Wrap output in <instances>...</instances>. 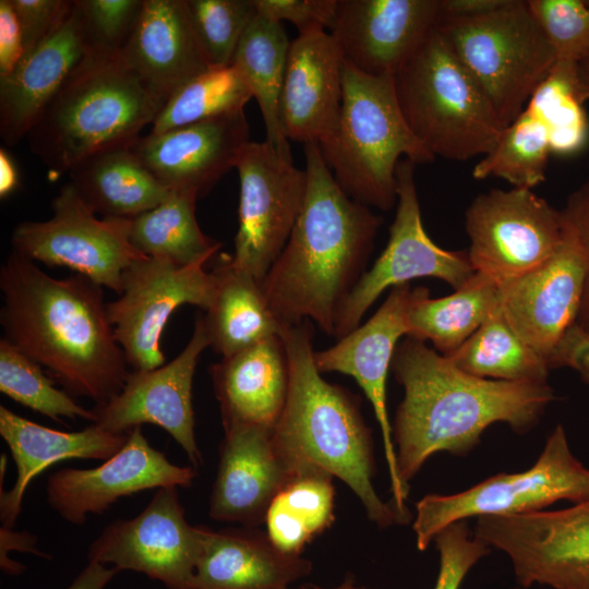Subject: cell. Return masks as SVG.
<instances>
[{
    "instance_id": "10",
    "label": "cell",
    "mask_w": 589,
    "mask_h": 589,
    "mask_svg": "<svg viewBox=\"0 0 589 589\" xmlns=\"http://www.w3.org/2000/svg\"><path fill=\"white\" fill-rule=\"evenodd\" d=\"M51 209L47 220L15 226L12 251L47 266L70 268L119 296L124 271L146 256L130 242V219L97 218L70 181L52 200Z\"/></svg>"
},
{
    "instance_id": "9",
    "label": "cell",
    "mask_w": 589,
    "mask_h": 589,
    "mask_svg": "<svg viewBox=\"0 0 589 589\" xmlns=\"http://www.w3.org/2000/svg\"><path fill=\"white\" fill-rule=\"evenodd\" d=\"M589 500V468L573 454L558 424L528 469L498 473L458 493L428 494L416 505L413 531L420 551L448 525L471 517L510 516L544 510L558 501Z\"/></svg>"
},
{
    "instance_id": "2",
    "label": "cell",
    "mask_w": 589,
    "mask_h": 589,
    "mask_svg": "<svg viewBox=\"0 0 589 589\" xmlns=\"http://www.w3.org/2000/svg\"><path fill=\"white\" fill-rule=\"evenodd\" d=\"M390 371L405 392L392 428L398 477L408 490L432 455H466L497 422L526 433L555 399L548 382L478 377L408 336L397 346Z\"/></svg>"
},
{
    "instance_id": "37",
    "label": "cell",
    "mask_w": 589,
    "mask_h": 589,
    "mask_svg": "<svg viewBox=\"0 0 589 589\" xmlns=\"http://www.w3.org/2000/svg\"><path fill=\"white\" fill-rule=\"evenodd\" d=\"M551 151L546 123L530 108L507 125L493 149L472 169V177L501 178L514 188L532 189L545 180Z\"/></svg>"
},
{
    "instance_id": "39",
    "label": "cell",
    "mask_w": 589,
    "mask_h": 589,
    "mask_svg": "<svg viewBox=\"0 0 589 589\" xmlns=\"http://www.w3.org/2000/svg\"><path fill=\"white\" fill-rule=\"evenodd\" d=\"M587 99L579 63L557 60L526 106L549 127L552 153H574L585 144L588 124L582 105Z\"/></svg>"
},
{
    "instance_id": "47",
    "label": "cell",
    "mask_w": 589,
    "mask_h": 589,
    "mask_svg": "<svg viewBox=\"0 0 589 589\" xmlns=\"http://www.w3.org/2000/svg\"><path fill=\"white\" fill-rule=\"evenodd\" d=\"M561 214L580 244L587 262L586 283L575 324L589 333V179L567 196Z\"/></svg>"
},
{
    "instance_id": "22",
    "label": "cell",
    "mask_w": 589,
    "mask_h": 589,
    "mask_svg": "<svg viewBox=\"0 0 589 589\" xmlns=\"http://www.w3.org/2000/svg\"><path fill=\"white\" fill-rule=\"evenodd\" d=\"M440 0H338L329 34L345 62L395 76L438 23Z\"/></svg>"
},
{
    "instance_id": "57",
    "label": "cell",
    "mask_w": 589,
    "mask_h": 589,
    "mask_svg": "<svg viewBox=\"0 0 589 589\" xmlns=\"http://www.w3.org/2000/svg\"><path fill=\"white\" fill-rule=\"evenodd\" d=\"M284 589H289V588H284Z\"/></svg>"
},
{
    "instance_id": "28",
    "label": "cell",
    "mask_w": 589,
    "mask_h": 589,
    "mask_svg": "<svg viewBox=\"0 0 589 589\" xmlns=\"http://www.w3.org/2000/svg\"><path fill=\"white\" fill-rule=\"evenodd\" d=\"M128 434L110 433L95 423L76 432L53 430L0 406V435L9 446L17 470L12 489L0 492L2 527L13 528L25 491L37 474L65 459L107 460L123 446Z\"/></svg>"
},
{
    "instance_id": "25",
    "label": "cell",
    "mask_w": 589,
    "mask_h": 589,
    "mask_svg": "<svg viewBox=\"0 0 589 589\" xmlns=\"http://www.w3.org/2000/svg\"><path fill=\"white\" fill-rule=\"evenodd\" d=\"M121 59L163 106L211 67L192 27L187 0H143Z\"/></svg>"
},
{
    "instance_id": "3",
    "label": "cell",
    "mask_w": 589,
    "mask_h": 589,
    "mask_svg": "<svg viewBox=\"0 0 589 589\" xmlns=\"http://www.w3.org/2000/svg\"><path fill=\"white\" fill-rule=\"evenodd\" d=\"M304 155L302 209L260 285L283 325L312 321L334 337L337 315L366 271L382 220L346 194L317 144H304Z\"/></svg>"
},
{
    "instance_id": "29",
    "label": "cell",
    "mask_w": 589,
    "mask_h": 589,
    "mask_svg": "<svg viewBox=\"0 0 589 589\" xmlns=\"http://www.w3.org/2000/svg\"><path fill=\"white\" fill-rule=\"evenodd\" d=\"M312 572V562L277 549L252 527L207 528L195 569L196 589H284Z\"/></svg>"
},
{
    "instance_id": "11",
    "label": "cell",
    "mask_w": 589,
    "mask_h": 589,
    "mask_svg": "<svg viewBox=\"0 0 589 589\" xmlns=\"http://www.w3.org/2000/svg\"><path fill=\"white\" fill-rule=\"evenodd\" d=\"M465 229L473 271L498 283L541 266L565 235L561 209L524 188L477 195L465 213Z\"/></svg>"
},
{
    "instance_id": "30",
    "label": "cell",
    "mask_w": 589,
    "mask_h": 589,
    "mask_svg": "<svg viewBox=\"0 0 589 589\" xmlns=\"http://www.w3.org/2000/svg\"><path fill=\"white\" fill-rule=\"evenodd\" d=\"M214 289L204 324L209 347L223 358L280 336L283 325L271 310L260 281L221 255L209 272Z\"/></svg>"
},
{
    "instance_id": "46",
    "label": "cell",
    "mask_w": 589,
    "mask_h": 589,
    "mask_svg": "<svg viewBox=\"0 0 589 589\" xmlns=\"http://www.w3.org/2000/svg\"><path fill=\"white\" fill-rule=\"evenodd\" d=\"M257 12L278 23L290 22L299 34L329 29L338 0H253Z\"/></svg>"
},
{
    "instance_id": "17",
    "label": "cell",
    "mask_w": 589,
    "mask_h": 589,
    "mask_svg": "<svg viewBox=\"0 0 589 589\" xmlns=\"http://www.w3.org/2000/svg\"><path fill=\"white\" fill-rule=\"evenodd\" d=\"M208 347L204 315L197 314L183 350L156 369L130 372L119 394L93 408L94 423L116 434L145 423L157 425L172 436L196 469L203 458L195 440L192 385L200 357Z\"/></svg>"
},
{
    "instance_id": "15",
    "label": "cell",
    "mask_w": 589,
    "mask_h": 589,
    "mask_svg": "<svg viewBox=\"0 0 589 589\" xmlns=\"http://www.w3.org/2000/svg\"><path fill=\"white\" fill-rule=\"evenodd\" d=\"M206 531L185 519L178 486L160 488L135 517L106 526L88 546L87 560L142 573L166 589H196Z\"/></svg>"
},
{
    "instance_id": "48",
    "label": "cell",
    "mask_w": 589,
    "mask_h": 589,
    "mask_svg": "<svg viewBox=\"0 0 589 589\" xmlns=\"http://www.w3.org/2000/svg\"><path fill=\"white\" fill-rule=\"evenodd\" d=\"M550 369L567 366L589 385V333L576 324L564 334L549 359Z\"/></svg>"
},
{
    "instance_id": "32",
    "label": "cell",
    "mask_w": 589,
    "mask_h": 589,
    "mask_svg": "<svg viewBox=\"0 0 589 589\" xmlns=\"http://www.w3.org/2000/svg\"><path fill=\"white\" fill-rule=\"evenodd\" d=\"M501 284L474 275L461 288L431 298L425 287L411 289L406 314L407 336L430 341L443 356L459 348L500 304Z\"/></svg>"
},
{
    "instance_id": "14",
    "label": "cell",
    "mask_w": 589,
    "mask_h": 589,
    "mask_svg": "<svg viewBox=\"0 0 589 589\" xmlns=\"http://www.w3.org/2000/svg\"><path fill=\"white\" fill-rule=\"evenodd\" d=\"M208 260L180 266L145 256L122 275L118 299L107 302L116 339L133 371L165 364L161 337L172 313L191 304L206 311L213 298V278L204 268Z\"/></svg>"
},
{
    "instance_id": "54",
    "label": "cell",
    "mask_w": 589,
    "mask_h": 589,
    "mask_svg": "<svg viewBox=\"0 0 589 589\" xmlns=\"http://www.w3.org/2000/svg\"><path fill=\"white\" fill-rule=\"evenodd\" d=\"M301 589H368L358 587L354 582V578L352 576H348L345 578V580L337 587L333 588H321V587H301Z\"/></svg>"
},
{
    "instance_id": "5",
    "label": "cell",
    "mask_w": 589,
    "mask_h": 589,
    "mask_svg": "<svg viewBox=\"0 0 589 589\" xmlns=\"http://www.w3.org/2000/svg\"><path fill=\"white\" fill-rule=\"evenodd\" d=\"M161 108L120 55L86 53L32 125L28 148L58 178L96 153L131 146Z\"/></svg>"
},
{
    "instance_id": "16",
    "label": "cell",
    "mask_w": 589,
    "mask_h": 589,
    "mask_svg": "<svg viewBox=\"0 0 589 589\" xmlns=\"http://www.w3.org/2000/svg\"><path fill=\"white\" fill-rule=\"evenodd\" d=\"M236 169L240 181L235 266L262 281L284 250L303 206L306 172L266 141L249 142Z\"/></svg>"
},
{
    "instance_id": "1",
    "label": "cell",
    "mask_w": 589,
    "mask_h": 589,
    "mask_svg": "<svg viewBox=\"0 0 589 589\" xmlns=\"http://www.w3.org/2000/svg\"><path fill=\"white\" fill-rule=\"evenodd\" d=\"M0 290L3 338L72 397L103 406L119 394L129 364L101 286L80 274L55 278L12 251L0 268Z\"/></svg>"
},
{
    "instance_id": "53",
    "label": "cell",
    "mask_w": 589,
    "mask_h": 589,
    "mask_svg": "<svg viewBox=\"0 0 589 589\" xmlns=\"http://www.w3.org/2000/svg\"><path fill=\"white\" fill-rule=\"evenodd\" d=\"M20 184L16 164L9 152L0 148V197L4 200L15 192Z\"/></svg>"
},
{
    "instance_id": "35",
    "label": "cell",
    "mask_w": 589,
    "mask_h": 589,
    "mask_svg": "<svg viewBox=\"0 0 589 589\" xmlns=\"http://www.w3.org/2000/svg\"><path fill=\"white\" fill-rule=\"evenodd\" d=\"M447 357L461 371L482 378L546 383L550 366L509 326L498 304L484 323Z\"/></svg>"
},
{
    "instance_id": "19",
    "label": "cell",
    "mask_w": 589,
    "mask_h": 589,
    "mask_svg": "<svg viewBox=\"0 0 589 589\" xmlns=\"http://www.w3.org/2000/svg\"><path fill=\"white\" fill-rule=\"evenodd\" d=\"M195 470L172 464L151 446L142 428L136 426L129 432L123 446L100 466L64 468L51 473L46 496L61 518L81 526L89 514L101 515L122 497L166 486L189 488Z\"/></svg>"
},
{
    "instance_id": "50",
    "label": "cell",
    "mask_w": 589,
    "mask_h": 589,
    "mask_svg": "<svg viewBox=\"0 0 589 589\" xmlns=\"http://www.w3.org/2000/svg\"><path fill=\"white\" fill-rule=\"evenodd\" d=\"M515 0H440L438 21L484 16L513 4Z\"/></svg>"
},
{
    "instance_id": "8",
    "label": "cell",
    "mask_w": 589,
    "mask_h": 589,
    "mask_svg": "<svg viewBox=\"0 0 589 589\" xmlns=\"http://www.w3.org/2000/svg\"><path fill=\"white\" fill-rule=\"evenodd\" d=\"M436 28L505 128L557 61L527 0L476 19L438 21Z\"/></svg>"
},
{
    "instance_id": "49",
    "label": "cell",
    "mask_w": 589,
    "mask_h": 589,
    "mask_svg": "<svg viewBox=\"0 0 589 589\" xmlns=\"http://www.w3.org/2000/svg\"><path fill=\"white\" fill-rule=\"evenodd\" d=\"M24 56L21 26L11 0H0V77L11 74Z\"/></svg>"
},
{
    "instance_id": "33",
    "label": "cell",
    "mask_w": 589,
    "mask_h": 589,
    "mask_svg": "<svg viewBox=\"0 0 589 589\" xmlns=\"http://www.w3.org/2000/svg\"><path fill=\"white\" fill-rule=\"evenodd\" d=\"M290 40L281 23L259 12L245 31L233 64L245 77L265 125L266 142L284 158L292 160L289 141L279 119V101Z\"/></svg>"
},
{
    "instance_id": "41",
    "label": "cell",
    "mask_w": 589,
    "mask_h": 589,
    "mask_svg": "<svg viewBox=\"0 0 589 589\" xmlns=\"http://www.w3.org/2000/svg\"><path fill=\"white\" fill-rule=\"evenodd\" d=\"M187 7L208 65H231L245 31L257 14L254 1L187 0Z\"/></svg>"
},
{
    "instance_id": "52",
    "label": "cell",
    "mask_w": 589,
    "mask_h": 589,
    "mask_svg": "<svg viewBox=\"0 0 589 589\" xmlns=\"http://www.w3.org/2000/svg\"><path fill=\"white\" fill-rule=\"evenodd\" d=\"M36 538L27 532H12L11 528L1 527V554L0 564L3 565L8 558V551L32 552L41 555L35 548Z\"/></svg>"
},
{
    "instance_id": "51",
    "label": "cell",
    "mask_w": 589,
    "mask_h": 589,
    "mask_svg": "<svg viewBox=\"0 0 589 589\" xmlns=\"http://www.w3.org/2000/svg\"><path fill=\"white\" fill-rule=\"evenodd\" d=\"M118 573L112 566L88 562L65 589H105Z\"/></svg>"
},
{
    "instance_id": "43",
    "label": "cell",
    "mask_w": 589,
    "mask_h": 589,
    "mask_svg": "<svg viewBox=\"0 0 589 589\" xmlns=\"http://www.w3.org/2000/svg\"><path fill=\"white\" fill-rule=\"evenodd\" d=\"M87 53L120 55L142 11L143 0H76Z\"/></svg>"
},
{
    "instance_id": "55",
    "label": "cell",
    "mask_w": 589,
    "mask_h": 589,
    "mask_svg": "<svg viewBox=\"0 0 589 589\" xmlns=\"http://www.w3.org/2000/svg\"><path fill=\"white\" fill-rule=\"evenodd\" d=\"M579 75L581 83L589 96V58L579 62Z\"/></svg>"
},
{
    "instance_id": "40",
    "label": "cell",
    "mask_w": 589,
    "mask_h": 589,
    "mask_svg": "<svg viewBox=\"0 0 589 589\" xmlns=\"http://www.w3.org/2000/svg\"><path fill=\"white\" fill-rule=\"evenodd\" d=\"M0 392L57 422H61V418L96 421L93 409L82 407L64 389H58L38 363L3 337L0 339Z\"/></svg>"
},
{
    "instance_id": "7",
    "label": "cell",
    "mask_w": 589,
    "mask_h": 589,
    "mask_svg": "<svg viewBox=\"0 0 589 589\" xmlns=\"http://www.w3.org/2000/svg\"><path fill=\"white\" fill-rule=\"evenodd\" d=\"M394 81L411 132L435 157L464 161L484 156L505 129L436 27Z\"/></svg>"
},
{
    "instance_id": "21",
    "label": "cell",
    "mask_w": 589,
    "mask_h": 589,
    "mask_svg": "<svg viewBox=\"0 0 589 589\" xmlns=\"http://www.w3.org/2000/svg\"><path fill=\"white\" fill-rule=\"evenodd\" d=\"M250 142L243 110L140 136L131 151L170 192L204 197Z\"/></svg>"
},
{
    "instance_id": "13",
    "label": "cell",
    "mask_w": 589,
    "mask_h": 589,
    "mask_svg": "<svg viewBox=\"0 0 589 589\" xmlns=\"http://www.w3.org/2000/svg\"><path fill=\"white\" fill-rule=\"evenodd\" d=\"M414 166L406 158L397 166V209L388 242L341 306L335 322L334 337L337 339L360 325L365 312L387 288L432 277L456 290L476 273L467 251L445 250L428 236L421 218Z\"/></svg>"
},
{
    "instance_id": "31",
    "label": "cell",
    "mask_w": 589,
    "mask_h": 589,
    "mask_svg": "<svg viewBox=\"0 0 589 589\" xmlns=\"http://www.w3.org/2000/svg\"><path fill=\"white\" fill-rule=\"evenodd\" d=\"M68 175L80 197L103 217L134 218L155 208L170 194L130 146L96 153Z\"/></svg>"
},
{
    "instance_id": "42",
    "label": "cell",
    "mask_w": 589,
    "mask_h": 589,
    "mask_svg": "<svg viewBox=\"0 0 589 589\" xmlns=\"http://www.w3.org/2000/svg\"><path fill=\"white\" fill-rule=\"evenodd\" d=\"M557 60L589 58V8L582 0H527Z\"/></svg>"
},
{
    "instance_id": "34",
    "label": "cell",
    "mask_w": 589,
    "mask_h": 589,
    "mask_svg": "<svg viewBox=\"0 0 589 589\" xmlns=\"http://www.w3.org/2000/svg\"><path fill=\"white\" fill-rule=\"evenodd\" d=\"M197 199L170 192L158 206L130 219L129 239L142 254L185 266L209 260L221 243L206 236L195 216Z\"/></svg>"
},
{
    "instance_id": "36",
    "label": "cell",
    "mask_w": 589,
    "mask_h": 589,
    "mask_svg": "<svg viewBox=\"0 0 589 589\" xmlns=\"http://www.w3.org/2000/svg\"><path fill=\"white\" fill-rule=\"evenodd\" d=\"M333 477L317 469L297 473L274 497L265 517L267 536L280 551L301 555L334 521Z\"/></svg>"
},
{
    "instance_id": "45",
    "label": "cell",
    "mask_w": 589,
    "mask_h": 589,
    "mask_svg": "<svg viewBox=\"0 0 589 589\" xmlns=\"http://www.w3.org/2000/svg\"><path fill=\"white\" fill-rule=\"evenodd\" d=\"M11 3L23 35L24 58L62 25L70 14L74 1L11 0Z\"/></svg>"
},
{
    "instance_id": "4",
    "label": "cell",
    "mask_w": 589,
    "mask_h": 589,
    "mask_svg": "<svg viewBox=\"0 0 589 589\" xmlns=\"http://www.w3.org/2000/svg\"><path fill=\"white\" fill-rule=\"evenodd\" d=\"M289 387L273 438L299 473L324 471L345 482L362 503L369 519L380 528L404 524L392 505L375 491V461L371 430L358 399L321 376L314 361L310 321L285 326Z\"/></svg>"
},
{
    "instance_id": "6",
    "label": "cell",
    "mask_w": 589,
    "mask_h": 589,
    "mask_svg": "<svg viewBox=\"0 0 589 589\" xmlns=\"http://www.w3.org/2000/svg\"><path fill=\"white\" fill-rule=\"evenodd\" d=\"M320 149L348 196L382 211L397 203L396 169L401 156L414 165L435 159L406 121L394 76L370 75L347 62L338 125Z\"/></svg>"
},
{
    "instance_id": "23",
    "label": "cell",
    "mask_w": 589,
    "mask_h": 589,
    "mask_svg": "<svg viewBox=\"0 0 589 589\" xmlns=\"http://www.w3.org/2000/svg\"><path fill=\"white\" fill-rule=\"evenodd\" d=\"M344 63L329 32L299 34L290 43L279 101L288 141L321 146L332 139L341 110Z\"/></svg>"
},
{
    "instance_id": "26",
    "label": "cell",
    "mask_w": 589,
    "mask_h": 589,
    "mask_svg": "<svg viewBox=\"0 0 589 589\" xmlns=\"http://www.w3.org/2000/svg\"><path fill=\"white\" fill-rule=\"evenodd\" d=\"M86 53L74 0L62 25L24 57L11 74L0 77V135L5 144L16 145L26 139L32 125Z\"/></svg>"
},
{
    "instance_id": "27",
    "label": "cell",
    "mask_w": 589,
    "mask_h": 589,
    "mask_svg": "<svg viewBox=\"0 0 589 589\" xmlns=\"http://www.w3.org/2000/svg\"><path fill=\"white\" fill-rule=\"evenodd\" d=\"M223 428L274 430L284 410L289 368L280 336L271 337L209 368Z\"/></svg>"
},
{
    "instance_id": "56",
    "label": "cell",
    "mask_w": 589,
    "mask_h": 589,
    "mask_svg": "<svg viewBox=\"0 0 589 589\" xmlns=\"http://www.w3.org/2000/svg\"><path fill=\"white\" fill-rule=\"evenodd\" d=\"M585 1H586V4H587V5H588V8H589V0H585Z\"/></svg>"
},
{
    "instance_id": "20",
    "label": "cell",
    "mask_w": 589,
    "mask_h": 589,
    "mask_svg": "<svg viewBox=\"0 0 589 589\" xmlns=\"http://www.w3.org/2000/svg\"><path fill=\"white\" fill-rule=\"evenodd\" d=\"M564 227L561 245L545 263L501 284L500 305L505 320L546 362L576 323L586 283L585 254L573 232Z\"/></svg>"
},
{
    "instance_id": "44",
    "label": "cell",
    "mask_w": 589,
    "mask_h": 589,
    "mask_svg": "<svg viewBox=\"0 0 589 589\" xmlns=\"http://www.w3.org/2000/svg\"><path fill=\"white\" fill-rule=\"evenodd\" d=\"M433 541L440 553L438 575L433 589H459L468 572L492 550L470 531L467 520L448 525Z\"/></svg>"
},
{
    "instance_id": "38",
    "label": "cell",
    "mask_w": 589,
    "mask_h": 589,
    "mask_svg": "<svg viewBox=\"0 0 589 589\" xmlns=\"http://www.w3.org/2000/svg\"><path fill=\"white\" fill-rule=\"evenodd\" d=\"M252 93L236 64L209 68L181 86L163 106L151 133L243 110Z\"/></svg>"
},
{
    "instance_id": "24",
    "label": "cell",
    "mask_w": 589,
    "mask_h": 589,
    "mask_svg": "<svg viewBox=\"0 0 589 589\" xmlns=\"http://www.w3.org/2000/svg\"><path fill=\"white\" fill-rule=\"evenodd\" d=\"M224 432L209 516L254 527L265 521L272 501L298 472L276 446L273 430L232 425Z\"/></svg>"
},
{
    "instance_id": "12",
    "label": "cell",
    "mask_w": 589,
    "mask_h": 589,
    "mask_svg": "<svg viewBox=\"0 0 589 589\" xmlns=\"http://www.w3.org/2000/svg\"><path fill=\"white\" fill-rule=\"evenodd\" d=\"M473 534L508 556L522 588L589 589V500L556 510L478 517Z\"/></svg>"
},
{
    "instance_id": "18",
    "label": "cell",
    "mask_w": 589,
    "mask_h": 589,
    "mask_svg": "<svg viewBox=\"0 0 589 589\" xmlns=\"http://www.w3.org/2000/svg\"><path fill=\"white\" fill-rule=\"evenodd\" d=\"M409 284L395 286L377 311L363 324L339 338L334 346L314 352L317 370L352 376L371 402L380 425L388 468L392 505L405 524L411 519L406 506L409 490L399 480L393 428L386 401V382L401 336H407Z\"/></svg>"
}]
</instances>
